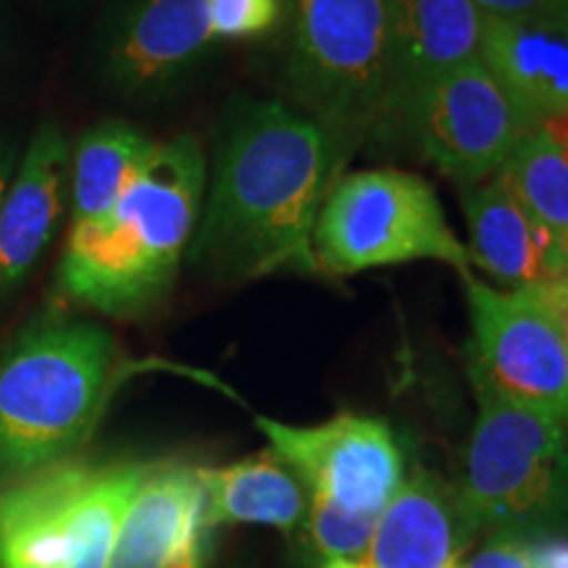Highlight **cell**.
Instances as JSON below:
<instances>
[{
	"label": "cell",
	"mask_w": 568,
	"mask_h": 568,
	"mask_svg": "<svg viewBox=\"0 0 568 568\" xmlns=\"http://www.w3.org/2000/svg\"><path fill=\"white\" fill-rule=\"evenodd\" d=\"M314 261L337 276L410 261H443L460 274L474 266L432 184L400 169L337 176L316 219Z\"/></svg>",
	"instance_id": "cell-7"
},
{
	"label": "cell",
	"mask_w": 568,
	"mask_h": 568,
	"mask_svg": "<svg viewBox=\"0 0 568 568\" xmlns=\"http://www.w3.org/2000/svg\"><path fill=\"white\" fill-rule=\"evenodd\" d=\"M148 468L69 458L0 485V568H109Z\"/></svg>",
	"instance_id": "cell-6"
},
{
	"label": "cell",
	"mask_w": 568,
	"mask_h": 568,
	"mask_svg": "<svg viewBox=\"0 0 568 568\" xmlns=\"http://www.w3.org/2000/svg\"><path fill=\"white\" fill-rule=\"evenodd\" d=\"M287 84L335 151L387 130L395 0H293Z\"/></svg>",
	"instance_id": "cell-4"
},
{
	"label": "cell",
	"mask_w": 568,
	"mask_h": 568,
	"mask_svg": "<svg viewBox=\"0 0 568 568\" xmlns=\"http://www.w3.org/2000/svg\"><path fill=\"white\" fill-rule=\"evenodd\" d=\"M155 140L124 122L92 126L71 155V226L101 222L153 153Z\"/></svg>",
	"instance_id": "cell-19"
},
{
	"label": "cell",
	"mask_w": 568,
	"mask_h": 568,
	"mask_svg": "<svg viewBox=\"0 0 568 568\" xmlns=\"http://www.w3.org/2000/svg\"><path fill=\"white\" fill-rule=\"evenodd\" d=\"M458 568H535L531 564V545L514 537H493L485 550Z\"/></svg>",
	"instance_id": "cell-24"
},
{
	"label": "cell",
	"mask_w": 568,
	"mask_h": 568,
	"mask_svg": "<svg viewBox=\"0 0 568 568\" xmlns=\"http://www.w3.org/2000/svg\"><path fill=\"white\" fill-rule=\"evenodd\" d=\"M324 568H361V566L353 564V560H326Z\"/></svg>",
	"instance_id": "cell-29"
},
{
	"label": "cell",
	"mask_w": 568,
	"mask_h": 568,
	"mask_svg": "<svg viewBox=\"0 0 568 568\" xmlns=\"http://www.w3.org/2000/svg\"><path fill=\"white\" fill-rule=\"evenodd\" d=\"M205 489L211 527L216 524H268L295 535L308 514L301 477L274 450L224 468H197Z\"/></svg>",
	"instance_id": "cell-18"
},
{
	"label": "cell",
	"mask_w": 568,
	"mask_h": 568,
	"mask_svg": "<svg viewBox=\"0 0 568 568\" xmlns=\"http://www.w3.org/2000/svg\"><path fill=\"white\" fill-rule=\"evenodd\" d=\"M11 169H13V155L9 148L0 145V205H3V197H6V193H9Z\"/></svg>",
	"instance_id": "cell-28"
},
{
	"label": "cell",
	"mask_w": 568,
	"mask_h": 568,
	"mask_svg": "<svg viewBox=\"0 0 568 568\" xmlns=\"http://www.w3.org/2000/svg\"><path fill=\"white\" fill-rule=\"evenodd\" d=\"M471 311L468 376L477 393L568 424V347L527 290L460 274Z\"/></svg>",
	"instance_id": "cell-8"
},
{
	"label": "cell",
	"mask_w": 568,
	"mask_h": 568,
	"mask_svg": "<svg viewBox=\"0 0 568 568\" xmlns=\"http://www.w3.org/2000/svg\"><path fill=\"white\" fill-rule=\"evenodd\" d=\"M479 59L531 126L568 109V3L527 17H481Z\"/></svg>",
	"instance_id": "cell-12"
},
{
	"label": "cell",
	"mask_w": 568,
	"mask_h": 568,
	"mask_svg": "<svg viewBox=\"0 0 568 568\" xmlns=\"http://www.w3.org/2000/svg\"><path fill=\"white\" fill-rule=\"evenodd\" d=\"M335 174L332 142L314 119L274 101L247 109L219 153L193 266L224 282L316 268L314 230Z\"/></svg>",
	"instance_id": "cell-1"
},
{
	"label": "cell",
	"mask_w": 568,
	"mask_h": 568,
	"mask_svg": "<svg viewBox=\"0 0 568 568\" xmlns=\"http://www.w3.org/2000/svg\"><path fill=\"white\" fill-rule=\"evenodd\" d=\"M460 203L471 232V264L495 282L521 290L568 274V253L497 176L466 184Z\"/></svg>",
	"instance_id": "cell-16"
},
{
	"label": "cell",
	"mask_w": 568,
	"mask_h": 568,
	"mask_svg": "<svg viewBox=\"0 0 568 568\" xmlns=\"http://www.w3.org/2000/svg\"><path fill=\"white\" fill-rule=\"evenodd\" d=\"M458 508L471 535L550 539L568 529V424L477 393Z\"/></svg>",
	"instance_id": "cell-5"
},
{
	"label": "cell",
	"mask_w": 568,
	"mask_h": 568,
	"mask_svg": "<svg viewBox=\"0 0 568 568\" xmlns=\"http://www.w3.org/2000/svg\"><path fill=\"white\" fill-rule=\"evenodd\" d=\"M527 290L531 301L539 305L545 316L550 318V324L556 326V332L568 347V274L556 276V280H545L537 284H529Z\"/></svg>",
	"instance_id": "cell-23"
},
{
	"label": "cell",
	"mask_w": 568,
	"mask_h": 568,
	"mask_svg": "<svg viewBox=\"0 0 568 568\" xmlns=\"http://www.w3.org/2000/svg\"><path fill=\"white\" fill-rule=\"evenodd\" d=\"M255 426L311 497L351 514L379 516L403 485V450L379 418L339 414L316 426H293L258 416Z\"/></svg>",
	"instance_id": "cell-10"
},
{
	"label": "cell",
	"mask_w": 568,
	"mask_h": 568,
	"mask_svg": "<svg viewBox=\"0 0 568 568\" xmlns=\"http://www.w3.org/2000/svg\"><path fill=\"white\" fill-rule=\"evenodd\" d=\"M205 193V155L190 134L155 142L124 195L101 222L71 226L59 293L105 316L153 311L174 287Z\"/></svg>",
	"instance_id": "cell-2"
},
{
	"label": "cell",
	"mask_w": 568,
	"mask_h": 568,
	"mask_svg": "<svg viewBox=\"0 0 568 568\" xmlns=\"http://www.w3.org/2000/svg\"><path fill=\"white\" fill-rule=\"evenodd\" d=\"M481 13L471 0H395L387 124H400L432 82L479 59Z\"/></svg>",
	"instance_id": "cell-14"
},
{
	"label": "cell",
	"mask_w": 568,
	"mask_h": 568,
	"mask_svg": "<svg viewBox=\"0 0 568 568\" xmlns=\"http://www.w3.org/2000/svg\"><path fill=\"white\" fill-rule=\"evenodd\" d=\"M205 0H132L109 45V71L126 92H151L195 67L213 45Z\"/></svg>",
	"instance_id": "cell-15"
},
{
	"label": "cell",
	"mask_w": 568,
	"mask_h": 568,
	"mask_svg": "<svg viewBox=\"0 0 568 568\" xmlns=\"http://www.w3.org/2000/svg\"><path fill=\"white\" fill-rule=\"evenodd\" d=\"M471 3L485 19H510L556 9V6H566L568 0H471Z\"/></svg>",
	"instance_id": "cell-25"
},
{
	"label": "cell",
	"mask_w": 568,
	"mask_h": 568,
	"mask_svg": "<svg viewBox=\"0 0 568 568\" xmlns=\"http://www.w3.org/2000/svg\"><path fill=\"white\" fill-rule=\"evenodd\" d=\"M211 529L197 468L151 464L119 524L109 568H203Z\"/></svg>",
	"instance_id": "cell-11"
},
{
	"label": "cell",
	"mask_w": 568,
	"mask_h": 568,
	"mask_svg": "<svg viewBox=\"0 0 568 568\" xmlns=\"http://www.w3.org/2000/svg\"><path fill=\"white\" fill-rule=\"evenodd\" d=\"M406 126L439 172L460 184H477L500 172L531 126L497 84L481 59L460 63L410 103Z\"/></svg>",
	"instance_id": "cell-9"
},
{
	"label": "cell",
	"mask_w": 568,
	"mask_h": 568,
	"mask_svg": "<svg viewBox=\"0 0 568 568\" xmlns=\"http://www.w3.org/2000/svg\"><path fill=\"white\" fill-rule=\"evenodd\" d=\"M376 518L366 514H351L332 503L311 497L308 506V539L318 556L326 560H353L358 564L372 545Z\"/></svg>",
	"instance_id": "cell-21"
},
{
	"label": "cell",
	"mask_w": 568,
	"mask_h": 568,
	"mask_svg": "<svg viewBox=\"0 0 568 568\" xmlns=\"http://www.w3.org/2000/svg\"><path fill=\"white\" fill-rule=\"evenodd\" d=\"M539 130L548 134L552 145H556L558 151L568 159V109L556 113V116L545 119V122L539 124Z\"/></svg>",
	"instance_id": "cell-27"
},
{
	"label": "cell",
	"mask_w": 568,
	"mask_h": 568,
	"mask_svg": "<svg viewBox=\"0 0 568 568\" xmlns=\"http://www.w3.org/2000/svg\"><path fill=\"white\" fill-rule=\"evenodd\" d=\"M468 531L456 489L432 471H416L397 487L376 518L361 568H458Z\"/></svg>",
	"instance_id": "cell-17"
},
{
	"label": "cell",
	"mask_w": 568,
	"mask_h": 568,
	"mask_svg": "<svg viewBox=\"0 0 568 568\" xmlns=\"http://www.w3.org/2000/svg\"><path fill=\"white\" fill-rule=\"evenodd\" d=\"M531 564L535 568H568V539H542L537 548H531Z\"/></svg>",
	"instance_id": "cell-26"
},
{
	"label": "cell",
	"mask_w": 568,
	"mask_h": 568,
	"mask_svg": "<svg viewBox=\"0 0 568 568\" xmlns=\"http://www.w3.org/2000/svg\"><path fill=\"white\" fill-rule=\"evenodd\" d=\"M495 176L568 253V159L548 134H524Z\"/></svg>",
	"instance_id": "cell-20"
},
{
	"label": "cell",
	"mask_w": 568,
	"mask_h": 568,
	"mask_svg": "<svg viewBox=\"0 0 568 568\" xmlns=\"http://www.w3.org/2000/svg\"><path fill=\"white\" fill-rule=\"evenodd\" d=\"M116 343L103 326L45 318L0 353V485L74 458L109 395Z\"/></svg>",
	"instance_id": "cell-3"
},
{
	"label": "cell",
	"mask_w": 568,
	"mask_h": 568,
	"mask_svg": "<svg viewBox=\"0 0 568 568\" xmlns=\"http://www.w3.org/2000/svg\"><path fill=\"white\" fill-rule=\"evenodd\" d=\"M213 40L264 38L280 24L282 0H205Z\"/></svg>",
	"instance_id": "cell-22"
},
{
	"label": "cell",
	"mask_w": 568,
	"mask_h": 568,
	"mask_svg": "<svg viewBox=\"0 0 568 568\" xmlns=\"http://www.w3.org/2000/svg\"><path fill=\"white\" fill-rule=\"evenodd\" d=\"M69 180L67 134L59 124H42L0 205V297L32 272L51 245L63 216Z\"/></svg>",
	"instance_id": "cell-13"
}]
</instances>
